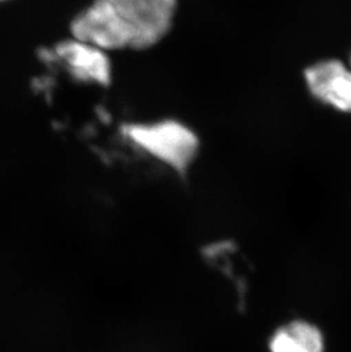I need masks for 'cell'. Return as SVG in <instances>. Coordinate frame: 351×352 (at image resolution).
<instances>
[{
    "mask_svg": "<svg viewBox=\"0 0 351 352\" xmlns=\"http://www.w3.org/2000/svg\"><path fill=\"white\" fill-rule=\"evenodd\" d=\"M123 131L146 153L178 173L186 171L199 152V140L194 131L175 120L129 124Z\"/></svg>",
    "mask_w": 351,
    "mask_h": 352,
    "instance_id": "6da1fadb",
    "label": "cell"
},
{
    "mask_svg": "<svg viewBox=\"0 0 351 352\" xmlns=\"http://www.w3.org/2000/svg\"><path fill=\"white\" fill-rule=\"evenodd\" d=\"M133 34L134 50H147L166 37L177 0H107Z\"/></svg>",
    "mask_w": 351,
    "mask_h": 352,
    "instance_id": "7a4b0ae2",
    "label": "cell"
},
{
    "mask_svg": "<svg viewBox=\"0 0 351 352\" xmlns=\"http://www.w3.org/2000/svg\"><path fill=\"white\" fill-rule=\"evenodd\" d=\"M73 39L104 52L133 48V34L126 22L107 0H95L73 19Z\"/></svg>",
    "mask_w": 351,
    "mask_h": 352,
    "instance_id": "3957f363",
    "label": "cell"
},
{
    "mask_svg": "<svg viewBox=\"0 0 351 352\" xmlns=\"http://www.w3.org/2000/svg\"><path fill=\"white\" fill-rule=\"evenodd\" d=\"M312 96L337 110L351 113V70L340 60L314 64L305 72Z\"/></svg>",
    "mask_w": 351,
    "mask_h": 352,
    "instance_id": "277c9868",
    "label": "cell"
},
{
    "mask_svg": "<svg viewBox=\"0 0 351 352\" xmlns=\"http://www.w3.org/2000/svg\"><path fill=\"white\" fill-rule=\"evenodd\" d=\"M52 55L63 63L76 80L100 86L111 81L112 70L106 52L96 47L72 38L58 43Z\"/></svg>",
    "mask_w": 351,
    "mask_h": 352,
    "instance_id": "5b68a950",
    "label": "cell"
},
{
    "mask_svg": "<svg viewBox=\"0 0 351 352\" xmlns=\"http://www.w3.org/2000/svg\"><path fill=\"white\" fill-rule=\"evenodd\" d=\"M269 348L270 352H324V339L316 326L293 322L276 331Z\"/></svg>",
    "mask_w": 351,
    "mask_h": 352,
    "instance_id": "8992f818",
    "label": "cell"
},
{
    "mask_svg": "<svg viewBox=\"0 0 351 352\" xmlns=\"http://www.w3.org/2000/svg\"><path fill=\"white\" fill-rule=\"evenodd\" d=\"M0 1H3V0H0Z\"/></svg>",
    "mask_w": 351,
    "mask_h": 352,
    "instance_id": "52a82bcc",
    "label": "cell"
}]
</instances>
